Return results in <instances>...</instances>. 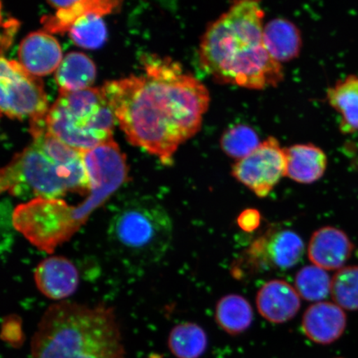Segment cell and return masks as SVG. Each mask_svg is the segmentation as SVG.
<instances>
[{
    "label": "cell",
    "mask_w": 358,
    "mask_h": 358,
    "mask_svg": "<svg viewBox=\"0 0 358 358\" xmlns=\"http://www.w3.org/2000/svg\"><path fill=\"white\" fill-rule=\"evenodd\" d=\"M264 43L275 62H289L296 58L302 48L301 34L297 26L285 19L268 21L264 26Z\"/></svg>",
    "instance_id": "ac0fdd59"
},
{
    "label": "cell",
    "mask_w": 358,
    "mask_h": 358,
    "mask_svg": "<svg viewBox=\"0 0 358 358\" xmlns=\"http://www.w3.org/2000/svg\"><path fill=\"white\" fill-rule=\"evenodd\" d=\"M56 8L55 15L44 16L41 20L46 32L64 34L70 31L76 22L91 13L106 15L120 4L112 0H66V1H48Z\"/></svg>",
    "instance_id": "2e32d148"
},
{
    "label": "cell",
    "mask_w": 358,
    "mask_h": 358,
    "mask_svg": "<svg viewBox=\"0 0 358 358\" xmlns=\"http://www.w3.org/2000/svg\"><path fill=\"white\" fill-rule=\"evenodd\" d=\"M285 148L274 137L266 138L252 153L234 164L232 176L259 198H266L286 176Z\"/></svg>",
    "instance_id": "9c48e42d"
},
{
    "label": "cell",
    "mask_w": 358,
    "mask_h": 358,
    "mask_svg": "<svg viewBox=\"0 0 358 358\" xmlns=\"http://www.w3.org/2000/svg\"><path fill=\"white\" fill-rule=\"evenodd\" d=\"M304 244L290 230L270 231L259 237L245 252V265L255 271L287 270L301 262Z\"/></svg>",
    "instance_id": "30bf717a"
},
{
    "label": "cell",
    "mask_w": 358,
    "mask_h": 358,
    "mask_svg": "<svg viewBox=\"0 0 358 358\" xmlns=\"http://www.w3.org/2000/svg\"><path fill=\"white\" fill-rule=\"evenodd\" d=\"M83 156L91 187L82 203L69 205L62 199L38 198L13 210V227L42 252L51 254L69 241L127 181V159L114 141L84 152Z\"/></svg>",
    "instance_id": "3957f363"
},
{
    "label": "cell",
    "mask_w": 358,
    "mask_h": 358,
    "mask_svg": "<svg viewBox=\"0 0 358 358\" xmlns=\"http://www.w3.org/2000/svg\"><path fill=\"white\" fill-rule=\"evenodd\" d=\"M261 143L256 131L246 124H236L227 129L220 141L224 153L236 161L252 153Z\"/></svg>",
    "instance_id": "cb8c5ba5"
},
{
    "label": "cell",
    "mask_w": 358,
    "mask_h": 358,
    "mask_svg": "<svg viewBox=\"0 0 358 358\" xmlns=\"http://www.w3.org/2000/svg\"><path fill=\"white\" fill-rule=\"evenodd\" d=\"M347 325V316L343 308L329 302L313 304L304 313L302 329L308 338L315 343L327 345L343 335Z\"/></svg>",
    "instance_id": "9a60e30c"
},
{
    "label": "cell",
    "mask_w": 358,
    "mask_h": 358,
    "mask_svg": "<svg viewBox=\"0 0 358 358\" xmlns=\"http://www.w3.org/2000/svg\"><path fill=\"white\" fill-rule=\"evenodd\" d=\"M331 294L337 306L347 310H358V266L340 268L331 285Z\"/></svg>",
    "instance_id": "d4e9b609"
},
{
    "label": "cell",
    "mask_w": 358,
    "mask_h": 358,
    "mask_svg": "<svg viewBox=\"0 0 358 358\" xmlns=\"http://www.w3.org/2000/svg\"><path fill=\"white\" fill-rule=\"evenodd\" d=\"M29 358H127L113 308L52 304L40 320Z\"/></svg>",
    "instance_id": "5b68a950"
},
{
    "label": "cell",
    "mask_w": 358,
    "mask_h": 358,
    "mask_svg": "<svg viewBox=\"0 0 358 358\" xmlns=\"http://www.w3.org/2000/svg\"><path fill=\"white\" fill-rule=\"evenodd\" d=\"M169 348L178 358H199L208 347V337L200 326L183 323L174 327L169 336Z\"/></svg>",
    "instance_id": "7402d4cb"
},
{
    "label": "cell",
    "mask_w": 358,
    "mask_h": 358,
    "mask_svg": "<svg viewBox=\"0 0 358 358\" xmlns=\"http://www.w3.org/2000/svg\"><path fill=\"white\" fill-rule=\"evenodd\" d=\"M327 98L341 116L340 129L344 134L358 131V78L350 76L329 89Z\"/></svg>",
    "instance_id": "ffe728a7"
},
{
    "label": "cell",
    "mask_w": 358,
    "mask_h": 358,
    "mask_svg": "<svg viewBox=\"0 0 358 358\" xmlns=\"http://www.w3.org/2000/svg\"><path fill=\"white\" fill-rule=\"evenodd\" d=\"M17 55L20 64L36 77L57 71L64 58L60 44L45 31H36L26 36L20 45Z\"/></svg>",
    "instance_id": "7c38bea8"
},
{
    "label": "cell",
    "mask_w": 358,
    "mask_h": 358,
    "mask_svg": "<svg viewBox=\"0 0 358 358\" xmlns=\"http://www.w3.org/2000/svg\"><path fill=\"white\" fill-rule=\"evenodd\" d=\"M71 40L78 46L96 49L102 46L107 38L106 26L102 16L91 13L83 17L69 31Z\"/></svg>",
    "instance_id": "484cf974"
},
{
    "label": "cell",
    "mask_w": 358,
    "mask_h": 358,
    "mask_svg": "<svg viewBox=\"0 0 358 358\" xmlns=\"http://www.w3.org/2000/svg\"><path fill=\"white\" fill-rule=\"evenodd\" d=\"M257 306L264 319L283 324L294 319L301 310V296L287 282L273 280L258 291Z\"/></svg>",
    "instance_id": "4fadbf2b"
},
{
    "label": "cell",
    "mask_w": 358,
    "mask_h": 358,
    "mask_svg": "<svg viewBox=\"0 0 358 358\" xmlns=\"http://www.w3.org/2000/svg\"><path fill=\"white\" fill-rule=\"evenodd\" d=\"M261 213L257 209L249 208L244 210L237 217V224L241 230L245 232H252L261 225Z\"/></svg>",
    "instance_id": "4316f807"
},
{
    "label": "cell",
    "mask_w": 358,
    "mask_h": 358,
    "mask_svg": "<svg viewBox=\"0 0 358 358\" xmlns=\"http://www.w3.org/2000/svg\"><path fill=\"white\" fill-rule=\"evenodd\" d=\"M217 323L227 334L237 335L248 330L253 320V310L248 299L238 294H228L218 301Z\"/></svg>",
    "instance_id": "44dd1931"
},
{
    "label": "cell",
    "mask_w": 358,
    "mask_h": 358,
    "mask_svg": "<svg viewBox=\"0 0 358 358\" xmlns=\"http://www.w3.org/2000/svg\"><path fill=\"white\" fill-rule=\"evenodd\" d=\"M110 245L120 256L141 264L160 261L173 239L171 217L163 206L140 200L123 206L109 224Z\"/></svg>",
    "instance_id": "52a82bcc"
},
{
    "label": "cell",
    "mask_w": 358,
    "mask_h": 358,
    "mask_svg": "<svg viewBox=\"0 0 358 358\" xmlns=\"http://www.w3.org/2000/svg\"><path fill=\"white\" fill-rule=\"evenodd\" d=\"M96 69L91 58L83 52L66 55L56 71L59 91L77 92L90 88L96 79Z\"/></svg>",
    "instance_id": "d6986e66"
},
{
    "label": "cell",
    "mask_w": 358,
    "mask_h": 358,
    "mask_svg": "<svg viewBox=\"0 0 358 358\" xmlns=\"http://www.w3.org/2000/svg\"><path fill=\"white\" fill-rule=\"evenodd\" d=\"M353 245L341 230L324 227L315 231L308 243V255L313 265L324 270H337L350 258Z\"/></svg>",
    "instance_id": "5bb4252c"
},
{
    "label": "cell",
    "mask_w": 358,
    "mask_h": 358,
    "mask_svg": "<svg viewBox=\"0 0 358 358\" xmlns=\"http://www.w3.org/2000/svg\"><path fill=\"white\" fill-rule=\"evenodd\" d=\"M286 176L292 180L310 185L323 177L328 159L320 148L310 144H299L285 148Z\"/></svg>",
    "instance_id": "e0dca14e"
},
{
    "label": "cell",
    "mask_w": 358,
    "mask_h": 358,
    "mask_svg": "<svg viewBox=\"0 0 358 358\" xmlns=\"http://www.w3.org/2000/svg\"><path fill=\"white\" fill-rule=\"evenodd\" d=\"M144 73L101 88L131 145L167 164L199 131L210 105L207 87L168 57H147Z\"/></svg>",
    "instance_id": "6da1fadb"
},
{
    "label": "cell",
    "mask_w": 358,
    "mask_h": 358,
    "mask_svg": "<svg viewBox=\"0 0 358 358\" xmlns=\"http://www.w3.org/2000/svg\"><path fill=\"white\" fill-rule=\"evenodd\" d=\"M264 17L259 2L243 0L212 22L199 45L206 73L218 83L250 90L278 86L284 71L264 43Z\"/></svg>",
    "instance_id": "7a4b0ae2"
},
{
    "label": "cell",
    "mask_w": 358,
    "mask_h": 358,
    "mask_svg": "<svg viewBox=\"0 0 358 358\" xmlns=\"http://www.w3.org/2000/svg\"><path fill=\"white\" fill-rule=\"evenodd\" d=\"M115 116L102 88L59 91L49 108L47 129L73 149L86 152L113 141Z\"/></svg>",
    "instance_id": "8992f818"
},
{
    "label": "cell",
    "mask_w": 358,
    "mask_h": 358,
    "mask_svg": "<svg viewBox=\"0 0 358 358\" xmlns=\"http://www.w3.org/2000/svg\"><path fill=\"white\" fill-rule=\"evenodd\" d=\"M331 285L328 273L315 265L302 268L295 277V289L308 301H320L328 297Z\"/></svg>",
    "instance_id": "603a6c76"
},
{
    "label": "cell",
    "mask_w": 358,
    "mask_h": 358,
    "mask_svg": "<svg viewBox=\"0 0 358 358\" xmlns=\"http://www.w3.org/2000/svg\"><path fill=\"white\" fill-rule=\"evenodd\" d=\"M19 25V22L15 20H10L6 22V27H4L6 30L3 31L1 38L2 52L4 48L7 49L10 46L13 35L15 34Z\"/></svg>",
    "instance_id": "83f0119b"
},
{
    "label": "cell",
    "mask_w": 358,
    "mask_h": 358,
    "mask_svg": "<svg viewBox=\"0 0 358 358\" xmlns=\"http://www.w3.org/2000/svg\"><path fill=\"white\" fill-rule=\"evenodd\" d=\"M79 272L73 262L64 257L44 259L34 271V281L40 292L53 301H64L77 291Z\"/></svg>",
    "instance_id": "8fae6325"
},
{
    "label": "cell",
    "mask_w": 358,
    "mask_h": 358,
    "mask_svg": "<svg viewBox=\"0 0 358 358\" xmlns=\"http://www.w3.org/2000/svg\"><path fill=\"white\" fill-rule=\"evenodd\" d=\"M30 133L33 142L1 170V192L28 201L59 199L69 194L87 196L91 185L83 152L53 136L46 122L30 124Z\"/></svg>",
    "instance_id": "277c9868"
},
{
    "label": "cell",
    "mask_w": 358,
    "mask_h": 358,
    "mask_svg": "<svg viewBox=\"0 0 358 358\" xmlns=\"http://www.w3.org/2000/svg\"><path fill=\"white\" fill-rule=\"evenodd\" d=\"M0 88L3 115L10 119L29 118L30 124L46 120L49 109L42 80L27 71L20 62L1 57Z\"/></svg>",
    "instance_id": "ba28073f"
}]
</instances>
